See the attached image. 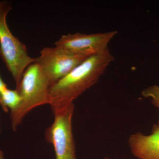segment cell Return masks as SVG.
<instances>
[{
    "instance_id": "cell-13",
    "label": "cell",
    "mask_w": 159,
    "mask_h": 159,
    "mask_svg": "<svg viewBox=\"0 0 159 159\" xmlns=\"http://www.w3.org/2000/svg\"><path fill=\"white\" fill-rule=\"evenodd\" d=\"M0 130H1V128H0Z\"/></svg>"
},
{
    "instance_id": "cell-7",
    "label": "cell",
    "mask_w": 159,
    "mask_h": 159,
    "mask_svg": "<svg viewBox=\"0 0 159 159\" xmlns=\"http://www.w3.org/2000/svg\"><path fill=\"white\" fill-rule=\"evenodd\" d=\"M128 144L133 155L139 159H159V127L153 125L151 134H132Z\"/></svg>"
},
{
    "instance_id": "cell-5",
    "label": "cell",
    "mask_w": 159,
    "mask_h": 159,
    "mask_svg": "<svg viewBox=\"0 0 159 159\" xmlns=\"http://www.w3.org/2000/svg\"><path fill=\"white\" fill-rule=\"evenodd\" d=\"M90 56L77 54L61 47L43 48L35 62L40 66L50 86L67 75Z\"/></svg>"
},
{
    "instance_id": "cell-9",
    "label": "cell",
    "mask_w": 159,
    "mask_h": 159,
    "mask_svg": "<svg viewBox=\"0 0 159 159\" xmlns=\"http://www.w3.org/2000/svg\"><path fill=\"white\" fill-rule=\"evenodd\" d=\"M142 95L145 98H149L154 106L159 108V86L154 85L146 88L142 92ZM159 127V119L157 124Z\"/></svg>"
},
{
    "instance_id": "cell-10",
    "label": "cell",
    "mask_w": 159,
    "mask_h": 159,
    "mask_svg": "<svg viewBox=\"0 0 159 159\" xmlns=\"http://www.w3.org/2000/svg\"><path fill=\"white\" fill-rule=\"evenodd\" d=\"M7 89H8L7 85H6V84L3 81L2 77H1V75H0V95L3 92L6 90Z\"/></svg>"
},
{
    "instance_id": "cell-6",
    "label": "cell",
    "mask_w": 159,
    "mask_h": 159,
    "mask_svg": "<svg viewBox=\"0 0 159 159\" xmlns=\"http://www.w3.org/2000/svg\"><path fill=\"white\" fill-rule=\"evenodd\" d=\"M117 34L116 31L91 34L77 32L62 35L55 45L74 53L92 56L108 48L109 43Z\"/></svg>"
},
{
    "instance_id": "cell-4",
    "label": "cell",
    "mask_w": 159,
    "mask_h": 159,
    "mask_svg": "<svg viewBox=\"0 0 159 159\" xmlns=\"http://www.w3.org/2000/svg\"><path fill=\"white\" fill-rule=\"evenodd\" d=\"M53 124L46 130L47 141L53 145L56 159H76L72 130L74 102L63 106H52Z\"/></svg>"
},
{
    "instance_id": "cell-8",
    "label": "cell",
    "mask_w": 159,
    "mask_h": 159,
    "mask_svg": "<svg viewBox=\"0 0 159 159\" xmlns=\"http://www.w3.org/2000/svg\"><path fill=\"white\" fill-rule=\"evenodd\" d=\"M21 102V98L16 89H7L0 95V105L5 112H8L9 109L11 112L18 108Z\"/></svg>"
},
{
    "instance_id": "cell-3",
    "label": "cell",
    "mask_w": 159,
    "mask_h": 159,
    "mask_svg": "<svg viewBox=\"0 0 159 159\" xmlns=\"http://www.w3.org/2000/svg\"><path fill=\"white\" fill-rule=\"evenodd\" d=\"M11 9L9 2H0V57L11 73L17 87L25 70L35 62V58L29 56L26 46L9 30L6 18Z\"/></svg>"
},
{
    "instance_id": "cell-2",
    "label": "cell",
    "mask_w": 159,
    "mask_h": 159,
    "mask_svg": "<svg viewBox=\"0 0 159 159\" xmlns=\"http://www.w3.org/2000/svg\"><path fill=\"white\" fill-rule=\"evenodd\" d=\"M48 80L37 62L31 64L24 72L19 85L16 87L21 102L15 110L10 112L12 130L16 131L26 115L33 109L50 104Z\"/></svg>"
},
{
    "instance_id": "cell-1",
    "label": "cell",
    "mask_w": 159,
    "mask_h": 159,
    "mask_svg": "<svg viewBox=\"0 0 159 159\" xmlns=\"http://www.w3.org/2000/svg\"><path fill=\"white\" fill-rule=\"evenodd\" d=\"M114 57L108 48L90 56L67 75L49 88L51 106H63L74 102L97 83Z\"/></svg>"
},
{
    "instance_id": "cell-12",
    "label": "cell",
    "mask_w": 159,
    "mask_h": 159,
    "mask_svg": "<svg viewBox=\"0 0 159 159\" xmlns=\"http://www.w3.org/2000/svg\"><path fill=\"white\" fill-rule=\"evenodd\" d=\"M107 159V158H105V159Z\"/></svg>"
},
{
    "instance_id": "cell-11",
    "label": "cell",
    "mask_w": 159,
    "mask_h": 159,
    "mask_svg": "<svg viewBox=\"0 0 159 159\" xmlns=\"http://www.w3.org/2000/svg\"><path fill=\"white\" fill-rule=\"evenodd\" d=\"M0 159H4V153L2 150H0Z\"/></svg>"
}]
</instances>
